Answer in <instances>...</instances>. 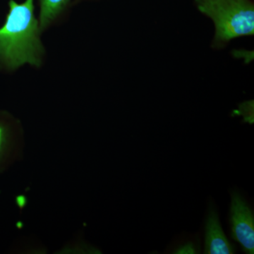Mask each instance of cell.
<instances>
[{
	"instance_id": "6da1fadb",
	"label": "cell",
	"mask_w": 254,
	"mask_h": 254,
	"mask_svg": "<svg viewBox=\"0 0 254 254\" xmlns=\"http://www.w3.org/2000/svg\"><path fill=\"white\" fill-rule=\"evenodd\" d=\"M9 7L0 28V64L9 69H16L26 63L39 66L43 48L33 0L21 4L10 0Z\"/></svg>"
},
{
	"instance_id": "7a4b0ae2",
	"label": "cell",
	"mask_w": 254,
	"mask_h": 254,
	"mask_svg": "<svg viewBox=\"0 0 254 254\" xmlns=\"http://www.w3.org/2000/svg\"><path fill=\"white\" fill-rule=\"evenodd\" d=\"M200 12L215 24L213 47L220 48L235 38L253 36L254 5L252 0H195Z\"/></svg>"
},
{
	"instance_id": "3957f363",
	"label": "cell",
	"mask_w": 254,
	"mask_h": 254,
	"mask_svg": "<svg viewBox=\"0 0 254 254\" xmlns=\"http://www.w3.org/2000/svg\"><path fill=\"white\" fill-rule=\"evenodd\" d=\"M232 235L242 245L244 252L253 254L254 251V220L252 210L242 196L236 192L232 195Z\"/></svg>"
},
{
	"instance_id": "277c9868",
	"label": "cell",
	"mask_w": 254,
	"mask_h": 254,
	"mask_svg": "<svg viewBox=\"0 0 254 254\" xmlns=\"http://www.w3.org/2000/svg\"><path fill=\"white\" fill-rule=\"evenodd\" d=\"M22 136L9 120L0 117V173L7 170L23 155Z\"/></svg>"
},
{
	"instance_id": "5b68a950",
	"label": "cell",
	"mask_w": 254,
	"mask_h": 254,
	"mask_svg": "<svg viewBox=\"0 0 254 254\" xmlns=\"http://www.w3.org/2000/svg\"><path fill=\"white\" fill-rule=\"evenodd\" d=\"M235 252L222 230L218 213L213 208L210 209L205 225L204 253L231 254Z\"/></svg>"
},
{
	"instance_id": "8992f818",
	"label": "cell",
	"mask_w": 254,
	"mask_h": 254,
	"mask_svg": "<svg viewBox=\"0 0 254 254\" xmlns=\"http://www.w3.org/2000/svg\"><path fill=\"white\" fill-rule=\"evenodd\" d=\"M41 5L40 28L43 29L63 11L69 0H39Z\"/></svg>"
},
{
	"instance_id": "52a82bcc",
	"label": "cell",
	"mask_w": 254,
	"mask_h": 254,
	"mask_svg": "<svg viewBox=\"0 0 254 254\" xmlns=\"http://www.w3.org/2000/svg\"><path fill=\"white\" fill-rule=\"evenodd\" d=\"M175 254H197L195 246L191 242H189L176 250Z\"/></svg>"
}]
</instances>
